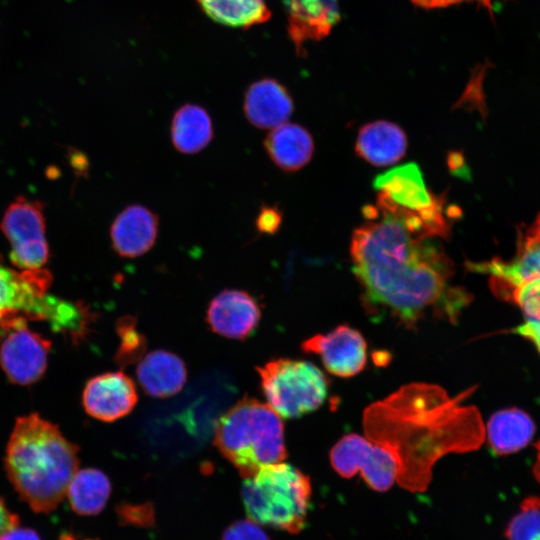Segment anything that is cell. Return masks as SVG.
Instances as JSON below:
<instances>
[{"mask_svg":"<svg viewBox=\"0 0 540 540\" xmlns=\"http://www.w3.org/2000/svg\"><path fill=\"white\" fill-rule=\"evenodd\" d=\"M351 241L353 270L370 311L408 328L431 312L456 322L470 295L450 284L453 265L435 236L440 224L423 212L376 204Z\"/></svg>","mask_w":540,"mask_h":540,"instance_id":"1","label":"cell"},{"mask_svg":"<svg viewBox=\"0 0 540 540\" xmlns=\"http://www.w3.org/2000/svg\"><path fill=\"white\" fill-rule=\"evenodd\" d=\"M468 393L451 398L437 385L413 383L365 410V434L393 454L402 488L425 491L441 457L481 445L485 431L480 414L473 406L461 405Z\"/></svg>","mask_w":540,"mask_h":540,"instance_id":"2","label":"cell"},{"mask_svg":"<svg viewBox=\"0 0 540 540\" xmlns=\"http://www.w3.org/2000/svg\"><path fill=\"white\" fill-rule=\"evenodd\" d=\"M78 447L38 414L16 420L5 467L19 496L38 513L53 511L78 470Z\"/></svg>","mask_w":540,"mask_h":540,"instance_id":"3","label":"cell"},{"mask_svg":"<svg viewBox=\"0 0 540 540\" xmlns=\"http://www.w3.org/2000/svg\"><path fill=\"white\" fill-rule=\"evenodd\" d=\"M280 416L253 398L237 402L217 421L214 443L243 478L286 458Z\"/></svg>","mask_w":540,"mask_h":540,"instance_id":"4","label":"cell"},{"mask_svg":"<svg viewBox=\"0 0 540 540\" xmlns=\"http://www.w3.org/2000/svg\"><path fill=\"white\" fill-rule=\"evenodd\" d=\"M310 497L309 478L282 462L260 468L242 485L249 519L292 534L304 528Z\"/></svg>","mask_w":540,"mask_h":540,"instance_id":"5","label":"cell"},{"mask_svg":"<svg viewBox=\"0 0 540 540\" xmlns=\"http://www.w3.org/2000/svg\"><path fill=\"white\" fill-rule=\"evenodd\" d=\"M51 280L46 269L17 272L5 266L0 256V322L23 312L31 318L49 321L57 331L81 329V310L72 303L46 294Z\"/></svg>","mask_w":540,"mask_h":540,"instance_id":"6","label":"cell"},{"mask_svg":"<svg viewBox=\"0 0 540 540\" xmlns=\"http://www.w3.org/2000/svg\"><path fill=\"white\" fill-rule=\"evenodd\" d=\"M269 406L281 417L297 418L326 400L328 380L314 364L279 358L257 367Z\"/></svg>","mask_w":540,"mask_h":540,"instance_id":"7","label":"cell"},{"mask_svg":"<svg viewBox=\"0 0 540 540\" xmlns=\"http://www.w3.org/2000/svg\"><path fill=\"white\" fill-rule=\"evenodd\" d=\"M0 365L12 383L29 385L45 372L51 342L31 331L16 315L0 322Z\"/></svg>","mask_w":540,"mask_h":540,"instance_id":"8","label":"cell"},{"mask_svg":"<svg viewBox=\"0 0 540 540\" xmlns=\"http://www.w3.org/2000/svg\"><path fill=\"white\" fill-rule=\"evenodd\" d=\"M334 470L345 478L361 473L364 481L376 491H386L396 481L398 466L393 454L384 446L357 434L342 437L330 452Z\"/></svg>","mask_w":540,"mask_h":540,"instance_id":"9","label":"cell"},{"mask_svg":"<svg viewBox=\"0 0 540 540\" xmlns=\"http://www.w3.org/2000/svg\"><path fill=\"white\" fill-rule=\"evenodd\" d=\"M1 228L11 245L10 260L28 270L42 268L49 256L45 220L38 201L19 197L6 210Z\"/></svg>","mask_w":540,"mask_h":540,"instance_id":"10","label":"cell"},{"mask_svg":"<svg viewBox=\"0 0 540 540\" xmlns=\"http://www.w3.org/2000/svg\"><path fill=\"white\" fill-rule=\"evenodd\" d=\"M471 268L489 273L491 287L497 295L522 283L540 279V213L519 232L512 259L503 261L495 258L487 263L473 264Z\"/></svg>","mask_w":540,"mask_h":540,"instance_id":"11","label":"cell"},{"mask_svg":"<svg viewBox=\"0 0 540 540\" xmlns=\"http://www.w3.org/2000/svg\"><path fill=\"white\" fill-rule=\"evenodd\" d=\"M306 353L321 357L325 368L339 377H352L362 371L367 361V344L361 333L340 325L327 334L314 335L302 343Z\"/></svg>","mask_w":540,"mask_h":540,"instance_id":"12","label":"cell"},{"mask_svg":"<svg viewBox=\"0 0 540 540\" xmlns=\"http://www.w3.org/2000/svg\"><path fill=\"white\" fill-rule=\"evenodd\" d=\"M288 35L298 54L309 42L327 37L340 21L339 0H282Z\"/></svg>","mask_w":540,"mask_h":540,"instance_id":"13","label":"cell"},{"mask_svg":"<svg viewBox=\"0 0 540 540\" xmlns=\"http://www.w3.org/2000/svg\"><path fill=\"white\" fill-rule=\"evenodd\" d=\"M86 412L101 421H115L137 403L134 382L123 372H108L90 379L83 391Z\"/></svg>","mask_w":540,"mask_h":540,"instance_id":"14","label":"cell"},{"mask_svg":"<svg viewBox=\"0 0 540 540\" xmlns=\"http://www.w3.org/2000/svg\"><path fill=\"white\" fill-rule=\"evenodd\" d=\"M260 316L259 305L248 292L226 289L212 299L206 319L215 333L244 339L256 328Z\"/></svg>","mask_w":540,"mask_h":540,"instance_id":"15","label":"cell"},{"mask_svg":"<svg viewBox=\"0 0 540 540\" xmlns=\"http://www.w3.org/2000/svg\"><path fill=\"white\" fill-rule=\"evenodd\" d=\"M378 200L394 207L422 212L440 203L428 191L415 163L404 164L379 175L374 181Z\"/></svg>","mask_w":540,"mask_h":540,"instance_id":"16","label":"cell"},{"mask_svg":"<svg viewBox=\"0 0 540 540\" xmlns=\"http://www.w3.org/2000/svg\"><path fill=\"white\" fill-rule=\"evenodd\" d=\"M158 225V215L147 207L139 204L127 206L111 225L114 251L125 258H136L147 253L155 244Z\"/></svg>","mask_w":540,"mask_h":540,"instance_id":"17","label":"cell"},{"mask_svg":"<svg viewBox=\"0 0 540 540\" xmlns=\"http://www.w3.org/2000/svg\"><path fill=\"white\" fill-rule=\"evenodd\" d=\"M243 110L247 120L259 129H273L291 116L294 106L285 86L272 78L252 83L245 92Z\"/></svg>","mask_w":540,"mask_h":540,"instance_id":"18","label":"cell"},{"mask_svg":"<svg viewBox=\"0 0 540 540\" xmlns=\"http://www.w3.org/2000/svg\"><path fill=\"white\" fill-rule=\"evenodd\" d=\"M136 373L143 390L156 398L168 397L179 392L187 377L182 359L163 350L153 351L143 357Z\"/></svg>","mask_w":540,"mask_h":540,"instance_id":"19","label":"cell"},{"mask_svg":"<svg viewBox=\"0 0 540 540\" xmlns=\"http://www.w3.org/2000/svg\"><path fill=\"white\" fill-rule=\"evenodd\" d=\"M407 148L403 130L389 121H374L364 125L358 133L356 152L375 166H388L400 160Z\"/></svg>","mask_w":540,"mask_h":540,"instance_id":"20","label":"cell"},{"mask_svg":"<svg viewBox=\"0 0 540 540\" xmlns=\"http://www.w3.org/2000/svg\"><path fill=\"white\" fill-rule=\"evenodd\" d=\"M264 147L273 163L287 172L304 167L314 151L311 134L294 123H284L271 129L264 140Z\"/></svg>","mask_w":540,"mask_h":540,"instance_id":"21","label":"cell"},{"mask_svg":"<svg viewBox=\"0 0 540 540\" xmlns=\"http://www.w3.org/2000/svg\"><path fill=\"white\" fill-rule=\"evenodd\" d=\"M171 141L174 148L183 154H195L203 150L214 135L209 113L196 104L179 107L171 121Z\"/></svg>","mask_w":540,"mask_h":540,"instance_id":"22","label":"cell"},{"mask_svg":"<svg viewBox=\"0 0 540 540\" xmlns=\"http://www.w3.org/2000/svg\"><path fill=\"white\" fill-rule=\"evenodd\" d=\"M534 433L532 419L516 408L496 412L487 425L489 446L498 455H507L524 448Z\"/></svg>","mask_w":540,"mask_h":540,"instance_id":"23","label":"cell"},{"mask_svg":"<svg viewBox=\"0 0 540 540\" xmlns=\"http://www.w3.org/2000/svg\"><path fill=\"white\" fill-rule=\"evenodd\" d=\"M111 493L108 477L100 470H77L72 477L67 496L72 510L80 515H95L103 510Z\"/></svg>","mask_w":540,"mask_h":540,"instance_id":"24","label":"cell"},{"mask_svg":"<svg viewBox=\"0 0 540 540\" xmlns=\"http://www.w3.org/2000/svg\"><path fill=\"white\" fill-rule=\"evenodd\" d=\"M213 21L233 28H250L267 22L271 12L265 0H196Z\"/></svg>","mask_w":540,"mask_h":540,"instance_id":"25","label":"cell"},{"mask_svg":"<svg viewBox=\"0 0 540 540\" xmlns=\"http://www.w3.org/2000/svg\"><path fill=\"white\" fill-rule=\"evenodd\" d=\"M506 540H540V497L525 498L509 521Z\"/></svg>","mask_w":540,"mask_h":540,"instance_id":"26","label":"cell"},{"mask_svg":"<svg viewBox=\"0 0 540 540\" xmlns=\"http://www.w3.org/2000/svg\"><path fill=\"white\" fill-rule=\"evenodd\" d=\"M117 332L120 337V346L116 355L118 364L124 366L140 359L146 350V341L136 329L135 319L130 316L120 319Z\"/></svg>","mask_w":540,"mask_h":540,"instance_id":"27","label":"cell"},{"mask_svg":"<svg viewBox=\"0 0 540 540\" xmlns=\"http://www.w3.org/2000/svg\"><path fill=\"white\" fill-rule=\"evenodd\" d=\"M500 296L510 298L523 312L525 321L540 322V279L513 287Z\"/></svg>","mask_w":540,"mask_h":540,"instance_id":"28","label":"cell"},{"mask_svg":"<svg viewBox=\"0 0 540 540\" xmlns=\"http://www.w3.org/2000/svg\"><path fill=\"white\" fill-rule=\"evenodd\" d=\"M221 540H269L258 523L251 519L239 520L231 524Z\"/></svg>","mask_w":540,"mask_h":540,"instance_id":"29","label":"cell"},{"mask_svg":"<svg viewBox=\"0 0 540 540\" xmlns=\"http://www.w3.org/2000/svg\"><path fill=\"white\" fill-rule=\"evenodd\" d=\"M282 214L277 207L263 205L256 217L255 226L259 233L272 235L281 225Z\"/></svg>","mask_w":540,"mask_h":540,"instance_id":"30","label":"cell"},{"mask_svg":"<svg viewBox=\"0 0 540 540\" xmlns=\"http://www.w3.org/2000/svg\"><path fill=\"white\" fill-rule=\"evenodd\" d=\"M416 6L424 9L445 8L463 2H476L489 11L493 8L494 0H411Z\"/></svg>","mask_w":540,"mask_h":540,"instance_id":"31","label":"cell"},{"mask_svg":"<svg viewBox=\"0 0 540 540\" xmlns=\"http://www.w3.org/2000/svg\"><path fill=\"white\" fill-rule=\"evenodd\" d=\"M511 332L530 340L540 353V322L524 321V323L512 329Z\"/></svg>","mask_w":540,"mask_h":540,"instance_id":"32","label":"cell"},{"mask_svg":"<svg viewBox=\"0 0 540 540\" xmlns=\"http://www.w3.org/2000/svg\"><path fill=\"white\" fill-rule=\"evenodd\" d=\"M17 515L10 512L0 498V537L10 529L18 526Z\"/></svg>","mask_w":540,"mask_h":540,"instance_id":"33","label":"cell"},{"mask_svg":"<svg viewBox=\"0 0 540 540\" xmlns=\"http://www.w3.org/2000/svg\"><path fill=\"white\" fill-rule=\"evenodd\" d=\"M0 540H40L39 535L32 529L19 528L18 526L4 533Z\"/></svg>","mask_w":540,"mask_h":540,"instance_id":"34","label":"cell"},{"mask_svg":"<svg viewBox=\"0 0 540 540\" xmlns=\"http://www.w3.org/2000/svg\"><path fill=\"white\" fill-rule=\"evenodd\" d=\"M533 473L537 481L540 482V463L536 462L533 467Z\"/></svg>","mask_w":540,"mask_h":540,"instance_id":"35","label":"cell"}]
</instances>
